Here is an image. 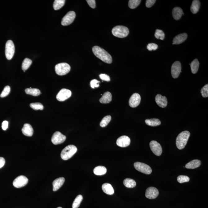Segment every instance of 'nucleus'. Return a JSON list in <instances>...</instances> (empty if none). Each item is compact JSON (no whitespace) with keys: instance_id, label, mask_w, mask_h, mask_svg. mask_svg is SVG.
I'll use <instances>...</instances> for the list:
<instances>
[{"instance_id":"1","label":"nucleus","mask_w":208,"mask_h":208,"mask_svg":"<svg viewBox=\"0 0 208 208\" xmlns=\"http://www.w3.org/2000/svg\"><path fill=\"white\" fill-rule=\"evenodd\" d=\"M92 51L95 56L101 61L108 64H110L112 63V56L104 49L98 46H95L92 48Z\"/></svg>"},{"instance_id":"2","label":"nucleus","mask_w":208,"mask_h":208,"mask_svg":"<svg viewBox=\"0 0 208 208\" xmlns=\"http://www.w3.org/2000/svg\"><path fill=\"white\" fill-rule=\"evenodd\" d=\"M190 133L188 131H182L178 136L176 139V144L177 148L182 150L185 148L190 136Z\"/></svg>"},{"instance_id":"3","label":"nucleus","mask_w":208,"mask_h":208,"mask_svg":"<svg viewBox=\"0 0 208 208\" xmlns=\"http://www.w3.org/2000/svg\"><path fill=\"white\" fill-rule=\"evenodd\" d=\"M77 151V148L74 145L67 146L62 151L61 157L63 160H67L70 158Z\"/></svg>"},{"instance_id":"4","label":"nucleus","mask_w":208,"mask_h":208,"mask_svg":"<svg viewBox=\"0 0 208 208\" xmlns=\"http://www.w3.org/2000/svg\"><path fill=\"white\" fill-rule=\"evenodd\" d=\"M112 33L115 37L123 38L128 36L129 33V30L126 27L117 26L113 29Z\"/></svg>"},{"instance_id":"5","label":"nucleus","mask_w":208,"mask_h":208,"mask_svg":"<svg viewBox=\"0 0 208 208\" xmlns=\"http://www.w3.org/2000/svg\"><path fill=\"white\" fill-rule=\"evenodd\" d=\"M55 69L57 74L63 76L67 74L70 71L71 67L68 63H60L55 65Z\"/></svg>"},{"instance_id":"6","label":"nucleus","mask_w":208,"mask_h":208,"mask_svg":"<svg viewBox=\"0 0 208 208\" xmlns=\"http://www.w3.org/2000/svg\"><path fill=\"white\" fill-rule=\"evenodd\" d=\"M15 53V46L13 41L8 40L6 42L5 47V55L8 60H11Z\"/></svg>"},{"instance_id":"7","label":"nucleus","mask_w":208,"mask_h":208,"mask_svg":"<svg viewBox=\"0 0 208 208\" xmlns=\"http://www.w3.org/2000/svg\"><path fill=\"white\" fill-rule=\"evenodd\" d=\"M134 167L137 170L144 174L149 175L151 174L152 169L150 166L145 163L136 162L134 164Z\"/></svg>"},{"instance_id":"8","label":"nucleus","mask_w":208,"mask_h":208,"mask_svg":"<svg viewBox=\"0 0 208 208\" xmlns=\"http://www.w3.org/2000/svg\"><path fill=\"white\" fill-rule=\"evenodd\" d=\"M76 17L75 12L71 11L68 12L63 17L61 21V24L63 26H66L71 24L75 20Z\"/></svg>"},{"instance_id":"9","label":"nucleus","mask_w":208,"mask_h":208,"mask_svg":"<svg viewBox=\"0 0 208 208\" xmlns=\"http://www.w3.org/2000/svg\"><path fill=\"white\" fill-rule=\"evenodd\" d=\"M72 93L70 90L63 88L60 90L56 96V99L60 101H63L70 97Z\"/></svg>"},{"instance_id":"10","label":"nucleus","mask_w":208,"mask_h":208,"mask_svg":"<svg viewBox=\"0 0 208 208\" xmlns=\"http://www.w3.org/2000/svg\"><path fill=\"white\" fill-rule=\"evenodd\" d=\"M66 136L59 131L54 133L51 139L52 143L55 145L63 143L66 140Z\"/></svg>"},{"instance_id":"11","label":"nucleus","mask_w":208,"mask_h":208,"mask_svg":"<svg viewBox=\"0 0 208 208\" xmlns=\"http://www.w3.org/2000/svg\"><path fill=\"white\" fill-rule=\"evenodd\" d=\"M181 64L180 62L177 61L173 63L171 68V75L173 78H177L181 72Z\"/></svg>"},{"instance_id":"12","label":"nucleus","mask_w":208,"mask_h":208,"mask_svg":"<svg viewBox=\"0 0 208 208\" xmlns=\"http://www.w3.org/2000/svg\"><path fill=\"white\" fill-rule=\"evenodd\" d=\"M28 179L24 176H19L14 180L13 185L16 188H19L24 187L28 184Z\"/></svg>"},{"instance_id":"13","label":"nucleus","mask_w":208,"mask_h":208,"mask_svg":"<svg viewBox=\"0 0 208 208\" xmlns=\"http://www.w3.org/2000/svg\"><path fill=\"white\" fill-rule=\"evenodd\" d=\"M151 149L153 153L157 156H159L162 153V149L161 145L155 141H152L150 142Z\"/></svg>"},{"instance_id":"14","label":"nucleus","mask_w":208,"mask_h":208,"mask_svg":"<svg viewBox=\"0 0 208 208\" xmlns=\"http://www.w3.org/2000/svg\"><path fill=\"white\" fill-rule=\"evenodd\" d=\"M141 96L139 94L135 93L133 94L130 97L129 101V105L132 108L137 107L140 104Z\"/></svg>"},{"instance_id":"15","label":"nucleus","mask_w":208,"mask_h":208,"mask_svg":"<svg viewBox=\"0 0 208 208\" xmlns=\"http://www.w3.org/2000/svg\"><path fill=\"white\" fill-rule=\"evenodd\" d=\"M159 192L158 189L154 187H148L146 190L145 196L150 199H155L158 197Z\"/></svg>"},{"instance_id":"16","label":"nucleus","mask_w":208,"mask_h":208,"mask_svg":"<svg viewBox=\"0 0 208 208\" xmlns=\"http://www.w3.org/2000/svg\"><path fill=\"white\" fill-rule=\"evenodd\" d=\"M131 142L130 139L127 136H122L119 137L117 141V146L121 147H126L129 146Z\"/></svg>"},{"instance_id":"17","label":"nucleus","mask_w":208,"mask_h":208,"mask_svg":"<svg viewBox=\"0 0 208 208\" xmlns=\"http://www.w3.org/2000/svg\"><path fill=\"white\" fill-rule=\"evenodd\" d=\"M155 101L157 104L160 107L164 108L167 106V100L166 96L158 94L155 97Z\"/></svg>"},{"instance_id":"18","label":"nucleus","mask_w":208,"mask_h":208,"mask_svg":"<svg viewBox=\"0 0 208 208\" xmlns=\"http://www.w3.org/2000/svg\"><path fill=\"white\" fill-rule=\"evenodd\" d=\"M65 179L63 177H60L55 179L52 183L53 191H56L61 188L64 184Z\"/></svg>"},{"instance_id":"19","label":"nucleus","mask_w":208,"mask_h":208,"mask_svg":"<svg viewBox=\"0 0 208 208\" xmlns=\"http://www.w3.org/2000/svg\"><path fill=\"white\" fill-rule=\"evenodd\" d=\"M187 36V34L185 33L178 35L173 39V44H179L182 43L186 40Z\"/></svg>"},{"instance_id":"20","label":"nucleus","mask_w":208,"mask_h":208,"mask_svg":"<svg viewBox=\"0 0 208 208\" xmlns=\"http://www.w3.org/2000/svg\"><path fill=\"white\" fill-rule=\"evenodd\" d=\"M22 133L24 135L28 136H31L33 134V129L29 124H25L22 129Z\"/></svg>"},{"instance_id":"21","label":"nucleus","mask_w":208,"mask_h":208,"mask_svg":"<svg viewBox=\"0 0 208 208\" xmlns=\"http://www.w3.org/2000/svg\"><path fill=\"white\" fill-rule=\"evenodd\" d=\"M182 15H184V13L180 7H175L173 9L172 15L175 20H180Z\"/></svg>"},{"instance_id":"22","label":"nucleus","mask_w":208,"mask_h":208,"mask_svg":"<svg viewBox=\"0 0 208 208\" xmlns=\"http://www.w3.org/2000/svg\"><path fill=\"white\" fill-rule=\"evenodd\" d=\"M112 100V94L108 91L105 92L100 100V102L103 104H109Z\"/></svg>"},{"instance_id":"23","label":"nucleus","mask_w":208,"mask_h":208,"mask_svg":"<svg viewBox=\"0 0 208 208\" xmlns=\"http://www.w3.org/2000/svg\"><path fill=\"white\" fill-rule=\"evenodd\" d=\"M201 164V162L198 160H194L187 163L185 167L187 169H195L199 167Z\"/></svg>"},{"instance_id":"24","label":"nucleus","mask_w":208,"mask_h":208,"mask_svg":"<svg viewBox=\"0 0 208 208\" xmlns=\"http://www.w3.org/2000/svg\"><path fill=\"white\" fill-rule=\"evenodd\" d=\"M102 189L103 191L106 194L109 195H112L114 194V189L110 184L105 183L103 184Z\"/></svg>"},{"instance_id":"25","label":"nucleus","mask_w":208,"mask_h":208,"mask_svg":"<svg viewBox=\"0 0 208 208\" xmlns=\"http://www.w3.org/2000/svg\"><path fill=\"white\" fill-rule=\"evenodd\" d=\"M200 6H201V2L198 0H194L192 3L190 10L191 12L193 14L197 13L199 11Z\"/></svg>"},{"instance_id":"26","label":"nucleus","mask_w":208,"mask_h":208,"mask_svg":"<svg viewBox=\"0 0 208 208\" xmlns=\"http://www.w3.org/2000/svg\"><path fill=\"white\" fill-rule=\"evenodd\" d=\"M93 172L96 175H102L106 174L107 170L104 166H98L95 168Z\"/></svg>"},{"instance_id":"27","label":"nucleus","mask_w":208,"mask_h":208,"mask_svg":"<svg viewBox=\"0 0 208 208\" xmlns=\"http://www.w3.org/2000/svg\"><path fill=\"white\" fill-rule=\"evenodd\" d=\"M146 124L151 126H156L161 124V122L158 119H147L145 121Z\"/></svg>"},{"instance_id":"28","label":"nucleus","mask_w":208,"mask_h":208,"mask_svg":"<svg viewBox=\"0 0 208 208\" xmlns=\"http://www.w3.org/2000/svg\"><path fill=\"white\" fill-rule=\"evenodd\" d=\"M25 92L27 94L32 95L33 96H38L41 94V91L37 88H27L25 90Z\"/></svg>"},{"instance_id":"29","label":"nucleus","mask_w":208,"mask_h":208,"mask_svg":"<svg viewBox=\"0 0 208 208\" xmlns=\"http://www.w3.org/2000/svg\"><path fill=\"white\" fill-rule=\"evenodd\" d=\"M123 184L125 187L129 188H134L136 186V182L132 179L127 178L123 181Z\"/></svg>"},{"instance_id":"30","label":"nucleus","mask_w":208,"mask_h":208,"mask_svg":"<svg viewBox=\"0 0 208 208\" xmlns=\"http://www.w3.org/2000/svg\"><path fill=\"white\" fill-rule=\"evenodd\" d=\"M192 73L193 74L196 73L198 71L199 66V63L197 59H195L190 64Z\"/></svg>"},{"instance_id":"31","label":"nucleus","mask_w":208,"mask_h":208,"mask_svg":"<svg viewBox=\"0 0 208 208\" xmlns=\"http://www.w3.org/2000/svg\"><path fill=\"white\" fill-rule=\"evenodd\" d=\"M65 0H55L53 4V8L55 10H59L64 6Z\"/></svg>"},{"instance_id":"32","label":"nucleus","mask_w":208,"mask_h":208,"mask_svg":"<svg viewBox=\"0 0 208 208\" xmlns=\"http://www.w3.org/2000/svg\"><path fill=\"white\" fill-rule=\"evenodd\" d=\"M32 63V61L29 59L26 58L25 59L22 64V68L24 71L27 70Z\"/></svg>"},{"instance_id":"33","label":"nucleus","mask_w":208,"mask_h":208,"mask_svg":"<svg viewBox=\"0 0 208 208\" xmlns=\"http://www.w3.org/2000/svg\"><path fill=\"white\" fill-rule=\"evenodd\" d=\"M82 199H83V197L82 195H79L77 196L73 202V208H78L80 206Z\"/></svg>"},{"instance_id":"34","label":"nucleus","mask_w":208,"mask_h":208,"mask_svg":"<svg viewBox=\"0 0 208 208\" xmlns=\"http://www.w3.org/2000/svg\"><path fill=\"white\" fill-rule=\"evenodd\" d=\"M111 117L110 115L106 116L104 117L102 120L101 121L100 123V126L101 127H105L108 124V123L110 122L111 120Z\"/></svg>"},{"instance_id":"35","label":"nucleus","mask_w":208,"mask_h":208,"mask_svg":"<svg viewBox=\"0 0 208 208\" xmlns=\"http://www.w3.org/2000/svg\"><path fill=\"white\" fill-rule=\"evenodd\" d=\"M141 2L140 0H130L128 6L130 9H134L139 5Z\"/></svg>"},{"instance_id":"36","label":"nucleus","mask_w":208,"mask_h":208,"mask_svg":"<svg viewBox=\"0 0 208 208\" xmlns=\"http://www.w3.org/2000/svg\"><path fill=\"white\" fill-rule=\"evenodd\" d=\"M155 36L157 39L163 40L165 38V34L164 33L162 30L157 29L155 31Z\"/></svg>"},{"instance_id":"37","label":"nucleus","mask_w":208,"mask_h":208,"mask_svg":"<svg viewBox=\"0 0 208 208\" xmlns=\"http://www.w3.org/2000/svg\"><path fill=\"white\" fill-rule=\"evenodd\" d=\"M30 106L32 108L35 110H42L44 108L43 105L39 103H32L30 104Z\"/></svg>"},{"instance_id":"38","label":"nucleus","mask_w":208,"mask_h":208,"mask_svg":"<svg viewBox=\"0 0 208 208\" xmlns=\"http://www.w3.org/2000/svg\"><path fill=\"white\" fill-rule=\"evenodd\" d=\"M177 180L178 182L180 183H184L187 182L189 181L190 178L188 176L185 175H180L177 177Z\"/></svg>"},{"instance_id":"39","label":"nucleus","mask_w":208,"mask_h":208,"mask_svg":"<svg viewBox=\"0 0 208 208\" xmlns=\"http://www.w3.org/2000/svg\"><path fill=\"white\" fill-rule=\"evenodd\" d=\"M11 91L10 87L9 86H7L4 89L0 95V96L1 98H4L5 97L9 95Z\"/></svg>"},{"instance_id":"40","label":"nucleus","mask_w":208,"mask_h":208,"mask_svg":"<svg viewBox=\"0 0 208 208\" xmlns=\"http://www.w3.org/2000/svg\"><path fill=\"white\" fill-rule=\"evenodd\" d=\"M201 93L203 97L207 98L208 96V85L207 84L203 87L201 90Z\"/></svg>"},{"instance_id":"41","label":"nucleus","mask_w":208,"mask_h":208,"mask_svg":"<svg viewBox=\"0 0 208 208\" xmlns=\"http://www.w3.org/2000/svg\"><path fill=\"white\" fill-rule=\"evenodd\" d=\"M158 48V45L153 43L148 44L147 46V49L149 51L156 50Z\"/></svg>"},{"instance_id":"42","label":"nucleus","mask_w":208,"mask_h":208,"mask_svg":"<svg viewBox=\"0 0 208 208\" xmlns=\"http://www.w3.org/2000/svg\"><path fill=\"white\" fill-rule=\"evenodd\" d=\"M100 82L97 80L96 79H93L90 82V85L92 88L94 89L95 88H98L100 86L99 83Z\"/></svg>"},{"instance_id":"43","label":"nucleus","mask_w":208,"mask_h":208,"mask_svg":"<svg viewBox=\"0 0 208 208\" xmlns=\"http://www.w3.org/2000/svg\"><path fill=\"white\" fill-rule=\"evenodd\" d=\"M100 78L103 81H106V82H109L110 81V77L107 74H101L99 76Z\"/></svg>"},{"instance_id":"44","label":"nucleus","mask_w":208,"mask_h":208,"mask_svg":"<svg viewBox=\"0 0 208 208\" xmlns=\"http://www.w3.org/2000/svg\"><path fill=\"white\" fill-rule=\"evenodd\" d=\"M155 0H147L146 2V6L148 8L152 7L156 2Z\"/></svg>"},{"instance_id":"45","label":"nucleus","mask_w":208,"mask_h":208,"mask_svg":"<svg viewBox=\"0 0 208 208\" xmlns=\"http://www.w3.org/2000/svg\"><path fill=\"white\" fill-rule=\"evenodd\" d=\"M86 2L92 8L95 9L96 7V1L95 0H87Z\"/></svg>"},{"instance_id":"46","label":"nucleus","mask_w":208,"mask_h":208,"mask_svg":"<svg viewBox=\"0 0 208 208\" xmlns=\"http://www.w3.org/2000/svg\"><path fill=\"white\" fill-rule=\"evenodd\" d=\"M8 122L7 121H4L2 122V128L3 130H6L7 129V128L8 127Z\"/></svg>"},{"instance_id":"47","label":"nucleus","mask_w":208,"mask_h":208,"mask_svg":"<svg viewBox=\"0 0 208 208\" xmlns=\"http://www.w3.org/2000/svg\"><path fill=\"white\" fill-rule=\"evenodd\" d=\"M5 164V160L3 157H0V169L2 168Z\"/></svg>"},{"instance_id":"48","label":"nucleus","mask_w":208,"mask_h":208,"mask_svg":"<svg viewBox=\"0 0 208 208\" xmlns=\"http://www.w3.org/2000/svg\"><path fill=\"white\" fill-rule=\"evenodd\" d=\"M57 208H62V207H59Z\"/></svg>"}]
</instances>
